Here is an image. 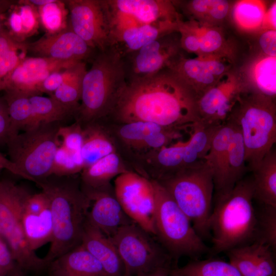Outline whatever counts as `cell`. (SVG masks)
Returning <instances> with one entry per match:
<instances>
[{"label":"cell","instance_id":"f35d334b","mask_svg":"<svg viewBox=\"0 0 276 276\" xmlns=\"http://www.w3.org/2000/svg\"><path fill=\"white\" fill-rule=\"evenodd\" d=\"M64 1L54 2L38 7L39 17L48 34L58 33L67 27V9Z\"/></svg>","mask_w":276,"mask_h":276},{"label":"cell","instance_id":"4fadbf2b","mask_svg":"<svg viewBox=\"0 0 276 276\" xmlns=\"http://www.w3.org/2000/svg\"><path fill=\"white\" fill-rule=\"evenodd\" d=\"M106 3L116 31L160 21H177L180 18L170 1L113 0Z\"/></svg>","mask_w":276,"mask_h":276},{"label":"cell","instance_id":"680465c9","mask_svg":"<svg viewBox=\"0 0 276 276\" xmlns=\"http://www.w3.org/2000/svg\"><path fill=\"white\" fill-rule=\"evenodd\" d=\"M5 16L4 13H0V34L2 31L5 29Z\"/></svg>","mask_w":276,"mask_h":276},{"label":"cell","instance_id":"484cf974","mask_svg":"<svg viewBox=\"0 0 276 276\" xmlns=\"http://www.w3.org/2000/svg\"><path fill=\"white\" fill-rule=\"evenodd\" d=\"M178 21H160L125 29L112 35V46L121 43L128 52H134L158 38L177 32Z\"/></svg>","mask_w":276,"mask_h":276},{"label":"cell","instance_id":"f546056e","mask_svg":"<svg viewBox=\"0 0 276 276\" xmlns=\"http://www.w3.org/2000/svg\"><path fill=\"white\" fill-rule=\"evenodd\" d=\"M184 22L197 36L199 44L198 56L216 55L231 59L232 50L218 27L202 24L194 19Z\"/></svg>","mask_w":276,"mask_h":276},{"label":"cell","instance_id":"277c9868","mask_svg":"<svg viewBox=\"0 0 276 276\" xmlns=\"http://www.w3.org/2000/svg\"><path fill=\"white\" fill-rule=\"evenodd\" d=\"M120 50L113 45L101 51L82 80L81 104L76 112L82 125L108 117L126 85V66Z\"/></svg>","mask_w":276,"mask_h":276},{"label":"cell","instance_id":"8992f818","mask_svg":"<svg viewBox=\"0 0 276 276\" xmlns=\"http://www.w3.org/2000/svg\"><path fill=\"white\" fill-rule=\"evenodd\" d=\"M157 181L188 217L200 237L208 235L214 183L205 161Z\"/></svg>","mask_w":276,"mask_h":276},{"label":"cell","instance_id":"2e32d148","mask_svg":"<svg viewBox=\"0 0 276 276\" xmlns=\"http://www.w3.org/2000/svg\"><path fill=\"white\" fill-rule=\"evenodd\" d=\"M174 32L158 38L132 53V79L148 77L172 66L182 55L180 36H175Z\"/></svg>","mask_w":276,"mask_h":276},{"label":"cell","instance_id":"ab89813d","mask_svg":"<svg viewBox=\"0 0 276 276\" xmlns=\"http://www.w3.org/2000/svg\"><path fill=\"white\" fill-rule=\"evenodd\" d=\"M84 168L81 151H69L60 145L53 160L51 175L68 176L81 172Z\"/></svg>","mask_w":276,"mask_h":276},{"label":"cell","instance_id":"ee69618b","mask_svg":"<svg viewBox=\"0 0 276 276\" xmlns=\"http://www.w3.org/2000/svg\"><path fill=\"white\" fill-rule=\"evenodd\" d=\"M250 245L262 276H275L276 266L272 249L267 244L258 241L251 243Z\"/></svg>","mask_w":276,"mask_h":276},{"label":"cell","instance_id":"f5cc1de1","mask_svg":"<svg viewBox=\"0 0 276 276\" xmlns=\"http://www.w3.org/2000/svg\"><path fill=\"white\" fill-rule=\"evenodd\" d=\"M275 3H273L268 9H266L262 26L265 30H275Z\"/></svg>","mask_w":276,"mask_h":276},{"label":"cell","instance_id":"836d02e7","mask_svg":"<svg viewBox=\"0 0 276 276\" xmlns=\"http://www.w3.org/2000/svg\"><path fill=\"white\" fill-rule=\"evenodd\" d=\"M231 3L223 0H193L187 3L186 10L194 20L217 27L227 17L232 9Z\"/></svg>","mask_w":276,"mask_h":276},{"label":"cell","instance_id":"7c38bea8","mask_svg":"<svg viewBox=\"0 0 276 276\" xmlns=\"http://www.w3.org/2000/svg\"><path fill=\"white\" fill-rule=\"evenodd\" d=\"M70 14L69 27L91 49L103 51L112 46L109 12L106 1H64Z\"/></svg>","mask_w":276,"mask_h":276},{"label":"cell","instance_id":"7402d4cb","mask_svg":"<svg viewBox=\"0 0 276 276\" xmlns=\"http://www.w3.org/2000/svg\"><path fill=\"white\" fill-rule=\"evenodd\" d=\"M186 142L179 141L170 146L151 150L139 156L144 163V171L151 176L150 179L160 180L183 169Z\"/></svg>","mask_w":276,"mask_h":276},{"label":"cell","instance_id":"3957f363","mask_svg":"<svg viewBox=\"0 0 276 276\" xmlns=\"http://www.w3.org/2000/svg\"><path fill=\"white\" fill-rule=\"evenodd\" d=\"M252 178H243L230 191L216 195L209 220L215 252L227 251L256 240L258 217Z\"/></svg>","mask_w":276,"mask_h":276},{"label":"cell","instance_id":"6f0895ef","mask_svg":"<svg viewBox=\"0 0 276 276\" xmlns=\"http://www.w3.org/2000/svg\"><path fill=\"white\" fill-rule=\"evenodd\" d=\"M13 3L10 1H0V13L4 12L12 6Z\"/></svg>","mask_w":276,"mask_h":276},{"label":"cell","instance_id":"e0dca14e","mask_svg":"<svg viewBox=\"0 0 276 276\" xmlns=\"http://www.w3.org/2000/svg\"><path fill=\"white\" fill-rule=\"evenodd\" d=\"M21 220L26 239L32 250L50 243L52 215L49 199L43 192L28 195L22 208Z\"/></svg>","mask_w":276,"mask_h":276},{"label":"cell","instance_id":"d590c367","mask_svg":"<svg viewBox=\"0 0 276 276\" xmlns=\"http://www.w3.org/2000/svg\"><path fill=\"white\" fill-rule=\"evenodd\" d=\"M29 98L37 125L59 123L74 114L52 97L34 95Z\"/></svg>","mask_w":276,"mask_h":276},{"label":"cell","instance_id":"f6af8a7d","mask_svg":"<svg viewBox=\"0 0 276 276\" xmlns=\"http://www.w3.org/2000/svg\"><path fill=\"white\" fill-rule=\"evenodd\" d=\"M58 134L61 146L71 151H81L83 141V130L80 123L76 121L69 126H60Z\"/></svg>","mask_w":276,"mask_h":276},{"label":"cell","instance_id":"6da1fadb","mask_svg":"<svg viewBox=\"0 0 276 276\" xmlns=\"http://www.w3.org/2000/svg\"><path fill=\"white\" fill-rule=\"evenodd\" d=\"M197 97L170 68L127 82L108 117L114 124L144 121L186 130L199 122Z\"/></svg>","mask_w":276,"mask_h":276},{"label":"cell","instance_id":"8fae6325","mask_svg":"<svg viewBox=\"0 0 276 276\" xmlns=\"http://www.w3.org/2000/svg\"><path fill=\"white\" fill-rule=\"evenodd\" d=\"M113 190L126 215L146 232L155 236V195L151 180L129 171L116 177Z\"/></svg>","mask_w":276,"mask_h":276},{"label":"cell","instance_id":"681fc988","mask_svg":"<svg viewBox=\"0 0 276 276\" xmlns=\"http://www.w3.org/2000/svg\"><path fill=\"white\" fill-rule=\"evenodd\" d=\"M20 271H23L15 261L9 246L0 236V274L12 275Z\"/></svg>","mask_w":276,"mask_h":276},{"label":"cell","instance_id":"ac0fdd59","mask_svg":"<svg viewBox=\"0 0 276 276\" xmlns=\"http://www.w3.org/2000/svg\"><path fill=\"white\" fill-rule=\"evenodd\" d=\"M26 44L27 51L40 57L74 63L83 62V60L90 55L92 50L68 25L58 33L48 34L33 42Z\"/></svg>","mask_w":276,"mask_h":276},{"label":"cell","instance_id":"91938a15","mask_svg":"<svg viewBox=\"0 0 276 276\" xmlns=\"http://www.w3.org/2000/svg\"><path fill=\"white\" fill-rule=\"evenodd\" d=\"M0 276H30V275L26 274L24 271H20V272H19L18 273H16L14 274H12V275H5V274H0Z\"/></svg>","mask_w":276,"mask_h":276},{"label":"cell","instance_id":"83f0119b","mask_svg":"<svg viewBox=\"0 0 276 276\" xmlns=\"http://www.w3.org/2000/svg\"><path fill=\"white\" fill-rule=\"evenodd\" d=\"M253 172L254 198L276 208V151L272 148Z\"/></svg>","mask_w":276,"mask_h":276},{"label":"cell","instance_id":"5b68a950","mask_svg":"<svg viewBox=\"0 0 276 276\" xmlns=\"http://www.w3.org/2000/svg\"><path fill=\"white\" fill-rule=\"evenodd\" d=\"M239 126L248 170L254 171L276 142L275 100L242 91L228 117Z\"/></svg>","mask_w":276,"mask_h":276},{"label":"cell","instance_id":"603a6c76","mask_svg":"<svg viewBox=\"0 0 276 276\" xmlns=\"http://www.w3.org/2000/svg\"><path fill=\"white\" fill-rule=\"evenodd\" d=\"M239 74L245 90L275 100L276 57L262 53Z\"/></svg>","mask_w":276,"mask_h":276},{"label":"cell","instance_id":"d6a6232c","mask_svg":"<svg viewBox=\"0 0 276 276\" xmlns=\"http://www.w3.org/2000/svg\"><path fill=\"white\" fill-rule=\"evenodd\" d=\"M3 97L7 106L11 123L14 132L18 134L37 125L30 96L22 93L7 90Z\"/></svg>","mask_w":276,"mask_h":276},{"label":"cell","instance_id":"1f68e13d","mask_svg":"<svg viewBox=\"0 0 276 276\" xmlns=\"http://www.w3.org/2000/svg\"><path fill=\"white\" fill-rule=\"evenodd\" d=\"M114 125L110 129L103 126L114 142H119L125 148L135 152L146 136L167 127L144 121L114 124Z\"/></svg>","mask_w":276,"mask_h":276},{"label":"cell","instance_id":"c3c4849f","mask_svg":"<svg viewBox=\"0 0 276 276\" xmlns=\"http://www.w3.org/2000/svg\"><path fill=\"white\" fill-rule=\"evenodd\" d=\"M76 65L66 69L55 71L51 73L39 85V92L40 94L42 93L50 94L51 96L71 75Z\"/></svg>","mask_w":276,"mask_h":276},{"label":"cell","instance_id":"44dd1931","mask_svg":"<svg viewBox=\"0 0 276 276\" xmlns=\"http://www.w3.org/2000/svg\"><path fill=\"white\" fill-rule=\"evenodd\" d=\"M81 244L99 261L107 276H125L123 265L110 238L87 219Z\"/></svg>","mask_w":276,"mask_h":276},{"label":"cell","instance_id":"f1b7e54d","mask_svg":"<svg viewBox=\"0 0 276 276\" xmlns=\"http://www.w3.org/2000/svg\"><path fill=\"white\" fill-rule=\"evenodd\" d=\"M221 125L198 122L193 125L190 137L186 141L183 169L197 166L204 162L213 136Z\"/></svg>","mask_w":276,"mask_h":276},{"label":"cell","instance_id":"b9f144b4","mask_svg":"<svg viewBox=\"0 0 276 276\" xmlns=\"http://www.w3.org/2000/svg\"><path fill=\"white\" fill-rule=\"evenodd\" d=\"M255 241L268 245L272 250L276 249V208L264 205L260 218H258L257 232Z\"/></svg>","mask_w":276,"mask_h":276},{"label":"cell","instance_id":"ffe728a7","mask_svg":"<svg viewBox=\"0 0 276 276\" xmlns=\"http://www.w3.org/2000/svg\"><path fill=\"white\" fill-rule=\"evenodd\" d=\"M46 270L48 276H107L81 244L51 262Z\"/></svg>","mask_w":276,"mask_h":276},{"label":"cell","instance_id":"9c48e42d","mask_svg":"<svg viewBox=\"0 0 276 276\" xmlns=\"http://www.w3.org/2000/svg\"><path fill=\"white\" fill-rule=\"evenodd\" d=\"M30 193L9 179L0 180V236L9 246L19 268L26 273L38 274L48 264L30 247L21 220L23 203Z\"/></svg>","mask_w":276,"mask_h":276},{"label":"cell","instance_id":"7bdbcfd3","mask_svg":"<svg viewBox=\"0 0 276 276\" xmlns=\"http://www.w3.org/2000/svg\"><path fill=\"white\" fill-rule=\"evenodd\" d=\"M182 130L165 127L163 129L152 133L144 140L139 146L136 153V156H141L146 152L157 150L164 147L169 146L174 140L180 139Z\"/></svg>","mask_w":276,"mask_h":276},{"label":"cell","instance_id":"7dc6e473","mask_svg":"<svg viewBox=\"0 0 276 276\" xmlns=\"http://www.w3.org/2000/svg\"><path fill=\"white\" fill-rule=\"evenodd\" d=\"M18 3L20 5L16 8L20 17L25 39L37 30L39 14L34 6L24 2V1H19Z\"/></svg>","mask_w":276,"mask_h":276},{"label":"cell","instance_id":"9f6ffc18","mask_svg":"<svg viewBox=\"0 0 276 276\" xmlns=\"http://www.w3.org/2000/svg\"><path fill=\"white\" fill-rule=\"evenodd\" d=\"M55 0H29L24 1V2L34 7H39L54 2Z\"/></svg>","mask_w":276,"mask_h":276},{"label":"cell","instance_id":"60d3db41","mask_svg":"<svg viewBox=\"0 0 276 276\" xmlns=\"http://www.w3.org/2000/svg\"><path fill=\"white\" fill-rule=\"evenodd\" d=\"M229 262L241 276H262L255 259L250 243L227 251Z\"/></svg>","mask_w":276,"mask_h":276},{"label":"cell","instance_id":"94428289","mask_svg":"<svg viewBox=\"0 0 276 276\" xmlns=\"http://www.w3.org/2000/svg\"><path fill=\"white\" fill-rule=\"evenodd\" d=\"M170 276H182L177 270L176 268L171 269Z\"/></svg>","mask_w":276,"mask_h":276},{"label":"cell","instance_id":"30bf717a","mask_svg":"<svg viewBox=\"0 0 276 276\" xmlns=\"http://www.w3.org/2000/svg\"><path fill=\"white\" fill-rule=\"evenodd\" d=\"M123 265L125 276H142L170 265V260L151 235L135 222L110 237Z\"/></svg>","mask_w":276,"mask_h":276},{"label":"cell","instance_id":"9a60e30c","mask_svg":"<svg viewBox=\"0 0 276 276\" xmlns=\"http://www.w3.org/2000/svg\"><path fill=\"white\" fill-rule=\"evenodd\" d=\"M231 59L216 55L186 58L181 55L170 68L194 91L197 98L230 71Z\"/></svg>","mask_w":276,"mask_h":276},{"label":"cell","instance_id":"e575fe53","mask_svg":"<svg viewBox=\"0 0 276 276\" xmlns=\"http://www.w3.org/2000/svg\"><path fill=\"white\" fill-rule=\"evenodd\" d=\"M86 72L85 63H78L71 75L51 96L75 115L81 100L83 77Z\"/></svg>","mask_w":276,"mask_h":276},{"label":"cell","instance_id":"7a4b0ae2","mask_svg":"<svg viewBox=\"0 0 276 276\" xmlns=\"http://www.w3.org/2000/svg\"><path fill=\"white\" fill-rule=\"evenodd\" d=\"M71 176L52 175L37 183L49 199L52 215V238L43 258L48 265L81 244L91 200L80 180Z\"/></svg>","mask_w":276,"mask_h":276},{"label":"cell","instance_id":"4dcf8cb0","mask_svg":"<svg viewBox=\"0 0 276 276\" xmlns=\"http://www.w3.org/2000/svg\"><path fill=\"white\" fill-rule=\"evenodd\" d=\"M235 124V130L230 141L227 155L223 189L218 194L232 189L238 181L244 178V174L248 170L243 139L238 125Z\"/></svg>","mask_w":276,"mask_h":276},{"label":"cell","instance_id":"52a82bcc","mask_svg":"<svg viewBox=\"0 0 276 276\" xmlns=\"http://www.w3.org/2000/svg\"><path fill=\"white\" fill-rule=\"evenodd\" d=\"M150 179L155 195V236L164 247L174 258L196 257L208 251L190 219L169 193L157 180Z\"/></svg>","mask_w":276,"mask_h":276},{"label":"cell","instance_id":"d6986e66","mask_svg":"<svg viewBox=\"0 0 276 276\" xmlns=\"http://www.w3.org/2000/svg\"><path fill=\"white\" fill-rule=\"evenodd\" d=\"M83 191L91 200L88 221L107 237H112L122 227L134 222L124 211L111 186L101 190Z\"/></svg>","mask_w":276,"mask_h":276},{"label":"cell","instance_id":"d4e9b609","mask_svg":"<svg viewBox=\"0 0 276 276\" xmlns=\"http://www.w3.org/2000/svg\"><path fill=\"white\" fill-rule=\"evenodd\" d=\"M236 124L227 118L216 131L204 161L210 167L213 177L216 194L223 189L227 155Z\"/></svg>","mask_w":276,"mask_h":276},{"label":"cell","instance_id":"ba28073f","mask_svg":"<svg viewBox=\"0 0 276 276\" xmlns=\"http://www.w3.org/2000/svg\"><path fill=\"white\" fill-rule=\"evenodd\" d=\"M59 123L40 124L15 135L7 144L10 160L20 177L36 184L51 175L60 145Z\"/></svg>","mask_w":276,"mask_h":276},{"label":"cell","instance_id":"4316f807","mask_svg":"<svg viewBox=\"0 0 276 276\" xmlns=\"http://www.w3.org/2000/svg\"><path fill=\"white\" fill-rule=\"evenodd\" d=\"M82 126L83 141L81 152L83 169L102 158L118 151L113 139L101 124L94 122Z\"/></svg>","mask_w":276,"mask_h":276},{"label":"cell","instance_id":"bcb514c9","mask_svg":"<svg viewBox=\"0 0 276 276\" xmlns=\"http://www.w3.org/2000/svg\"><path fill=\"white\" fill-rule=\"evenodd\" d=\"M27 51L26 47L22 49L0 53V91H4L9 77L26 57Z\"/></svg>","mask_w":276,"mask_h":276},{"label":"cell","instance_id":"11a10c76","mask_svg":"<svg viewBox=\"0 0 276 276\" xmlns=\"http://www.w3.org/2000/svg\"><path fill=\"white\" fill-rule=\"evenodd\" d=\"M171 269L170 265H167L160 267L142 276H170Z\"/></svg>","mask_w":276,"mask_h":276},{"label":"cell","instance_id":"f907efd6","mask_svg":"<svg viewBox=\"0 0 276 276\" xmlns=\"http://www.w3.org/2000/svg\"><path fill=\"white\" fill-rule=\"evenodd\" d=\"M16 134L13 129L6 102L3 98H0V145H7Z\"/></svg>","mask_w":276,"mask_h":276},{"label":"cell","instance_id":"cb8c5ba5","mask_svg":"<svg viewBox=\"0 0 276 276\" xmlns=\"http://www.w3.org/2000/svg\"><path fill=\"white\" fill-rule=\"evenodd\" d=\"M132 171L128 169L119 151L111 153L96 162L81 172L80 185L84 191H95L110 186L114 177Z\"/></svg>","mask_w":276,"mask_h":276},{"label":"cell","instance_id":"74e56055","mask_svg":"<svg viewBox=\"0 0 276 276\" xmlns=\"http://www.w3.org/2000/svg\"><path fill=\"white\" fill-rule=\"evenodd\" d=\"M176 269L182 276H241L229 262L218 259L196 260Z\"/></svg>","mask_w":276,"mask_h":276},{"label":"cell","instance_id":"5bb4252c","mask_svg":"<svg viewBox=\"0 0 276 276\" xmlns=\"http://www.w3.org/2000/svg\"><path fill=\"white\" fill-rule=\"evenodd\" d=\"M244 90L239 74L231 71L225 74L197 98L199 122L222 124L228 117L238 96Z\"/></svg>","mask_w":276,"mask_h":276},{"label":"cell","instance_id":"8d00e7d4","mask_svg":"<svg viewBox=\"0 0 276 276\" xmlns=\"http://www.w3.org/2000/svg\"><path fill=\"white\" fill-rule=\"evenodd\" d=\"M232 17L241 29L253 31L262 27L266 7L258 1H240L232 7Z\"/></svg>","mask_w":276,"mask_h":276},{"label":"cell","instance_id":"db71d44e","mask_svg":"<svg viewBox=\"0 0 276 276\" xmlns=\"http://www.w3.org/2000/svg\"><path fill=\"white\" fill-rule=\"evenodd\" d=\"M3 169L7 170L14 175L20 176V172L15 165L0 152V171Z\"/></svg>","mask_w":276,"mask_h":276},{"label":"cell","instance_id":"816d5d0a","mask_svg":"<svg viewBox=\"0 0 276 276\" xmlns=\"http://www.w3.org/2000/svg\"><path fill=\"white\" fill-rule=\"evenodd\" d=\"M276 31L267 30L260 35L259 44L262 53L269 56L276 57Z\"/></svg>","mask_w":276,"mask_h":276}]
</instances>
